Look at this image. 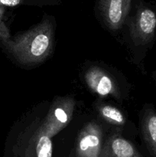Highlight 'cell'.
<instances>
[{
	"mask_svg": "<svg viewBox=\"0 0 156 157\" xmlns=\"http://www.w3.org/2000/svg\"><path fill=\"white\" fill-rule=\"evenodd\" d=\"M4 13H5V7L0 6V23H1V20L2 18Z\"/></svg>",
	"mask_w": 156,
	"mask_h": 157,
	"instance_id": "12",
	"label": "cell"
},
{
	"mask_svg": "<svg viewBox=\"0 0 156 157\" xmlns=\"http://www.w3.org/2000/svg\"><path fill=\"white\" fill-rule=\"evenodd\" d=\"M142 131L150 153L156 157V113L148 111L143 117Z\"/></svg>",
	"mask_w": 156,
	"mask_h": 157,
	"instance_id": "8",
	"label": "cell"
},
{
	"mask_svg": "<svg viewBox=\"0 0 156 157\" xmlns=\"http://www.w3.org/2000/svg\"><path fill=\"white\" fill-rule=\"evenodd\" d=\"M132 0H100L99 8L107 26L118 30L123 25L130 10Z\"/></svg>",
	"mask_w": 156,
	"mask_h": 157,
	"instance_id": "6",
	"label": "cell"
},
{
	"mask_svg": "<svg viewBox=\"0 0 156 157\" xmlns=\"http://www.w3.org/2000/svg\"><path fill=\"white\" fill-rule=\"evenodd\" d=\"M102 131L95 122L87 124L78 136L76 144V157H99L102 149Z\"/></svg>",
	"mask_w": 156,
	"mask_h": 157,
	"instance_id": "3",
	"label": "cell"
},
{
	"mask_svg": "<svg viewBox=\"0 0 156 157\" xmlns=\"http://www.w3.org/2000/svg\"><path fill=\"white\" fill-rule=\"evenodd\" d=\"M22 0H0V6H9V7H14L20 5Z\"/></svg>",
	"mask_w": 156,
	"mask_h": 157,
	"instance_id": "11",
	"label": "cell"
},
{
	"mask_svg": "<svg viewBox=\"0 0 156 157\" xmlns=\"http://www.w3.org/2000/svg\"><path fill=\"white\" fill-rule=\"evenodd\" d=\"M156 30V15L151 9L140 8L130 22V35L138 44H145L154 38Z\"/></svg>",
	"mask_w": 156,
	"mask_h": 157,
	"instance_id": "4",
	"label": "cell"
},
{
	"mask_svg": "<svg viewBox=\"0 0 156 157\" xmlns=\"http://www.w3.org/2000/svg\"><path fill=\"white\" fill-rule=\"evenodd\" d=\"M54 42L53 24L49 18H44L38 25L8 41L7 48L21 64H34L42 62L50 55Z\"/></svg>",
	"mask_w": 156,
	"mask_h": 157,
	"instance_id": "1",
	"label": "cell"
},
{
	"mask_svg": "<svg viewBox=\"0 0 156 157\" xmlns=\"http://www.w3.org/2000/svg\"><path fill=\"white\" fill-rule=\"evenodd\" d=\"M99 157H142L136 147L119 134H113L104 144Z\"/></svg>",
	"mask_w": 156,
	"mask_h": 157,
	"instance_id": "7",
	"label": "cell"
},
{
	"mask_svg": "<svg viewBox=\"0 0 156 157\" xmlns=\"http://www.w3.org/2000/svg\"><path fill=\"white\" fill-rule=\"evenodd\" d=\"M51 138L44 134L34 136L32 140L35 142L36 157H52L53 144Z\"/></svg>",
	"mask_w": 156,
	"mask_h": 157,
	"instance_id": "10",
	"label": "cell"
},
{
	"mask_svg": "<svg viewBox=\"0 0 156 157\" xmlns=\"http://www.w3.org/2000/svg\"><path fill=\"white\" fill-rule=\"evenodd\" d=\"M84 79L89 88L100 96L112 95L116 98L120 96L117 84L113 78L100 67H90L86 71Z\"/></svg>",
	"mask_w": 156,
	"mask_h": 157,
	"instance_id": "5",
	"label": "cell"
},
{
	"mask_svg": "<svg viewBox=\"0 0 156 157\" xmlns=\"http://www.w3.org/2000/svg\"><path fill=\"white\" fill-rule=\"evenodd\" d=\"M101 117L110 124L114 125H123L125 118L123 113L116 107L107 104H101L98 107Z\"/></svg>",
	"mask_w": 156,
	"mask_h": 157,
	"instance_id": "9",
	"label": "cell"
},
{
	"mask_svg": "<svg viewBox=\"0 0 156 157\" xmlns=\"http://www.w3.org/2000/svg\"><path fill=\"white\" fill-rule=\"evenodd\" d=\"M75 101L71 97H61L54 100L43 124L34 136L44 134L54 137L62 130L73 117Z\"/></svg>",
	"mask_w": 156,
	"mask_h": 157,
	"instance_id": "2",
	"label": "cell"
}]
</instances>
